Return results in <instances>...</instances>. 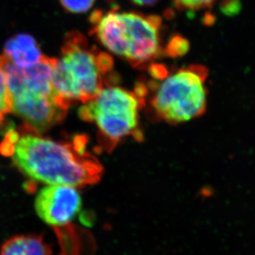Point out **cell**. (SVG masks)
Returning a JSON list of instances; mask_svg holds the SVG:
<instances>
[{"instance_id": "8992f818", "label": "cell", "mask_w": 255, "mask_h": 255, "mask_svg": "<svg viewBox=\"0 0 255 255\" xmlns=\"http://www.w3.org/2000/svg\"><path fill=\"white\" fill-rule=\"evenodd\" d=\"M207 76L206 66L194 64L167 74L160 83L153 84L150 104L155 116L177 125L202 116L207 106Z\"/></svg>"}, {"instance_id": "ba28073f", "label": "cell", "mask_w": 255, "mask_h": 255, "mask_svg": "<svg viewBox=\"0 0 255 255\" xmlns=\"http://www.w3.org/2000/svg\"><path fill=\"white\" fill-rule=\"evenodd\" d=\"M3 55L13 65L21 68L34 66L44 57L34 37L25 33L10 37L3 47Z\"/></svg>"}, {"instance_id": "52a82bcc", "label": "cell", "mask_w": 255, "mask_h": 255, "mask_svg": "<svg viewBox=\"0 0 255 255\" xmlns=\"http://www.w3.org/2000/svg\"><path fill=\"white\" fill-rule=\"evenodd\" d=\"M82 199L76 187L47 185L38 191L34 201L37 216L51 226L68 225L81 211Z\"/></svg>"}, {"instance_id": "9c48e42d", "label": "cell", "mask_w": 255, "mask_h": 255, "mask_svg": "<svg viewBox=\"0 0 255 255\" xmlns=\"http://www.w3.org/2000/svg\"><path fill=\"white\" fill-rule=\"evenodd\" d=\"M0 255H52V250L42 236H13L5 241Z\"/></svg>"}, {"instance_id": "3957f363", "label": "cell", "mask_w": 255, "mask_h": 255, "mask_svg": "<svg viewBox=\"0 0 255 255\" xmlns=\"http://www.w3.org/2000/svg\"><path fill=\"white\" fill-rule=\"evenodd\" d=\"M61 52L53 67L52 84L68 106L91 101L115 81L112 57L91 46L80 32L66 35Z\"/></svg>"}, {"instance_id": "8fae6325", "label": "cell", "mask_w": 255, "mask_h": 255, "mask_svg": "<svg viewBox=\"0 0 255 255\" xmlns=\"http://www.w3.org/2000/svg\"><path fill=\"white\" fill-rule=\"evenodd\" d=\"M189 47V42L186 38L177 35L170 39L165 52L169 57H180L187 53Z\"/></svg>"}, {"instance_id": "277c9868", "label": "cell", "mask_w": 255, "mask_h": 255, "mask_svg": "<svg viewBox=\"0 0 255 255\" xmlns=\"http://www.w3.org/2000/svg\"><path fill=\"white\" fill-rule=\"evenodd\" d=\"M92 25V32L101 44L133 67L146 66L162 54V19L157 15L113 8L100 12Z\"/></svg>"}, {"instance_id": "30bf717a", "label": "cell", "mask_w": 255, "mask_h": 255, "mask_svg": "<svg viewBox=\"0 0 255 255\" xmlns=\"http://www.w3.org/2000/svg\"><path fill=\"white\" fill-rule=\"evenodd\" d=\"M11 112L12 104L7 88V80L4 72L0 67V124L4 121L5 117Z\"/></svg>"}, {"instance_id": "5bb4252c", "label": "cell", "mask_w": 255, "mask_h": 255, "mask_svg": "<svg viewBox=\"0 0 255 255\" xmlns=\"http://www.w3.org/2000/svg\"><path fill=\"white\" fill-rule=\"evenodd\" d=\"M241 8V0H221V10L228 16L238 14Z\"/></svg>"}, {"instance_id": "7a4b0ae2", "label": "cell", "mask_w": 255, "mask_h": 255, "mask_svg": "<svg viewBox=\"0 0 255 255\" xmlns=\"http://www.w3.org/2000/svg\"><path fill=\"white\" fill-rule=\"evenodd\" d=\"M56 58L44 56L27 68L15 66L0 55V67L4 72L9 91L12 112L23 121V127L41 133L61 123L70 108L55 91L52 72Z\"/></svg>"}, {"instance_id": "6da1fadb", "label": "cell", "mask_w": 255, "mask_h": 255, "mask_svg": "<svg viewBox=\"0 0 255 255\" xmlns=\"http://www.w3.org/2000/svg\"><path fill=\"white\" fill-rule=\"evenodd\" d=\"M85 136L72 142L56 141L22 130L7 132L0 152L11 157L14 167L28 179L46 185H67L83 187L101 179V162L86 150Z\"/></svg>"}, {"instance_id": "9a60e30c", "label": "cell", "mask_w": 255, "mask_h": 255, "mask_svg": "<svg viewBox=\"0 0 255 255\" xmlns=\"http://www.w3.org/2000/svg\"><path fill=\"white\" fill-rule=\"evenodd\" d=\"M131 1L138 6H152L159 0H131Z\"/></svg>"}, {"instance_id": "4fadbf2b", "label": "cell", "mask_w": 255, "mask_h": 255, "mask_svg": "<svg viewBox=\"0 0 255 255\" xmlns=\"http://www.w3.org/2000/svg\"><path fill=\"white\" fill-rule=\"evenodd\" d=\"M96 0H60L62 7L71 13H82L91 9Z\"/></svg>"}, {"instance_id": "5b68a950", "label": "cell", "mask_w": 255, "mask_h": 255, "mask_svg": "<svg viewBox=\"0 0 255 255\" xmlns=\"http://www.w3.org/2000/svg\"><path fill=\"white\" fill-rule=\"evenodd\" d=\"M144 106L145 99L138 94L111 85L84 103L79 116L96 125L101 147L111 152L126 137L142 139L139 111Z\"/></svg>"}, {"instance_id": "7c38bea8", "label": "cell", "mask_w": 255, "mask_h": 255, "mask_svg": "<svg viewBox=\"0 0 255 255\" xmlns=\"http://www.w3.org/2000/svg\"><path fill=\"white\" fill-rule=\"evenodd\" d=\"M218 0H172L175 7L179 10L198 11L211 7Z\"/></svg>"}]
</instances>
